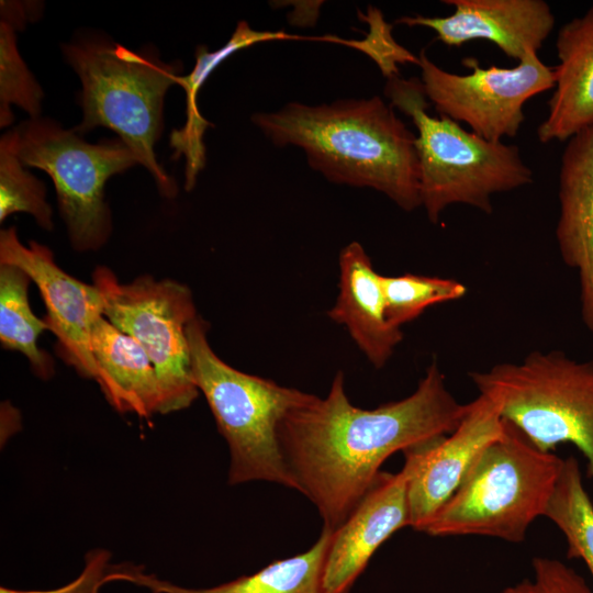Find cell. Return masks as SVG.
I'll list each match as a JSON object with an SVG mask.
<instances>
[{
    "instance_id": "cell-1",
    "label": "cell",
    "mask_w": 593,
    "mask_h": 593,
    "mask_svg": "<svg viewBox=\"0 0 593 593\" xmlns=\"http://www.w3.org/2000/svg\"><path fill=\"white\" fill-rule=\"evenodd\" d=\"M468 403L456 400L434 360L409 396L367 410L349 401L342 371L327 395L311 394L281 419L278 439L296 491L336 529L394 452L452 433Z\"/></svg>"
},
{
    "instance_id": "cell-2",
    "label": "cell",
    "mask_w": 593,
    "mask_h": 593,
    "mask_svg": "<svg viewBox=\"0 0 593 593\" xmlns=\"http://www.w3.org/2000/svg\"><path fill=\"white\" fill-rule=\"evenodd\" d=\"M251 121L273 145L302 148L328 181L374 189L407 212L422 206L416 135L380 97L290 102Z\"/></svg>"
},
{
    "instance_id": "cell-3",
    "label": "cell",
    "mask_w": 593,
    "mask_h": 593,
    "mask_svg": "<svg viewBox=\"0 0 593 593\" xmlns=\"http://www.w3.org/2000/svg\"><path fill=\"white\" fill-rule=\"evenodd\" d=\"M67 63L82 90V120L72 130L86 133L98 126L114 131L153 176L166 198L177 194L175 180L154 150L163 132L167 90L176 85L179 64L164 63L153 48L139 52L97 34L81 35L63 45Z\"/></svg>"
},
{
    "instance_id": "cell-4",
    "label": "cell",
    "mask_w": 593,
    "mask_h": 593,
    "mask_svg": "<svg viewBox=\"0 0 593 593\" xmlns=\"http://www.w3.org/2000/svg\"><path fill=\"white\" fill-rule=\"evenodd\" d=\"M384 94L417 130L421 203L432 223L452 204L490 214L494 194L534 181L517 146L484 139L446 116L429 115L421 79L389 78Z\"/></svg>"
},
{
    "instance_id": "cell-5",
    "label": "cell",
    "mask_w": 593,
    "mask_h": 593,
    "mask_svg": "<svg viewBox=\"0 0 593 593\" xmlns=\"http://www.w3.org/2000/svg\"><path fill=\"white\" fill-rule=\"evenodd\" d=\"M504 422L502 435L482 450L423 533L518 544L532 523L545 516L563 459Z\"/></svg>"
},
{
    "instance_id": "cell-6",
    "label": "cell",
    "mask_w": 593,
    "mask_h": 593,
    "mask_svg": "<svg viewBox=\"0 0 593 593\" xmlns=\"http://www.w3.org/2000/svg\"><path fill=\"white\" fill-rule=\"evenodd\" d=\"M187 333L195 385L228 445V483L267 481L296 491L280 449L278 427L311 393L227 365L211 348L208 323L199 315Z\"/></svg>"
},
{
    "instance_id": "cell-7",
    "label": "cell",
    "mask_w": 593,
    "mask_h": 593,
    "mask_svg": "<svg viewBox=\"0 0 593 593\" xmlns=\"http://www.w3.org/2000/svg\"><path fill=\"white\" fill-rule=\"evenodd\" d=\"M469 377L479 393L497 401L502 418L539 449L574 445L593 479V360L534 350L518 362H501Z\"/></svg>"
},
{
    "instance_id": "cell-8",
    "label": "cell",
    "mask_w": 593,
    "mask_h": 593,
    "mask_svg": "<svg viewBox=\"0 0 593 593\" xmlns=\"http://www.w3.org/2000/svg\"><path fill=\"white\" fill-rule=\"evenodd\" d=\"M23 166L44 170L53 180L58 209L77 251L97 250L111 234L104 184L138 164L121 138L97 144L47 118L30 119L15 127Z\"/></svg>"
},
{
    "instance_id": "cell-9",
    "label": "cell",
    "mask_w": 593,
    "mask_h": 593,
    "mask_svg": "<svg viewBox=\"0 0 593 593\" xmlns=\"http://www.w3.org/2000/svg\"><path fill=\"white\" fill-rule=\"evenodd\" d=\"M103 316L137 340L154 365L161 414L189 407L197 399L188 327L198 316L190 289L177 281L142 276L122 283L107 267L92 273Z\"/></svg>"
},
{
    "instance_id": "cell-10",
    "label": "cell",
    "mask_w": 593,
    "mask_h": 593,
    "mask_svg": "<svg viewBox=\"0 0 593 593\" xmlns=\"http://www.w3.org/2000/svg\"><path fill=\"white\" fill-rule=\"evenodd\" d=\"M418 67L425 96L441 116L465 123L472 133L491 141L515 137L525 121L524 105L553 89V68L538 53H528L512 68H483L478 59L462 63L470 74H455L433 63L422 49Z\"/></svg>"
},
{
    "instance_id": "cell-11",
    "label": "cell",
    "mask_w": 593,
    "mask_h": 593,
    "mask_svg": "<svg viewBox=\"0 0 593 593\" xmlns=\"http://www.w3.org/2000/svg\"><path fill=\"white\" fill-rule=\"evenodd\" d=\"M0 264L16 266L29 275L46 307L44 320L56 336L59 357L81 377L96 379L90 337L96 321L103 316L98 289L65 272L46 246L34 240L23 245L14 226L0 233Z\"/></svg>"
},
{
    "instance_id": "cell-12",
    "label": "cell",
    "mask_w": 593,
    "mask_h": 593,
    "mask_svg": "<svg viewBox=\"0 0 593 593\" xmlns=\"http://www.w3.org/2000/svg\"><path fill=\"white\" fill-rule=\"evenodd\" d=\"M504 426L497 401L479 393L468 403L466 415L452 433L404 451L411 469L410 527L424 532L482 450L502 435Z\"/></svg>"
},
{
    "instance_id": "cell-13",
    "label": "cell",
    "mask_w": 593,
    "mask_h": 593,
    "mask_svg": "<svg viewBox=\"0 0 593 593\" xmlns=\"http://www.w3.org/2000/svg\"><path fill=\"white\" fill-rule=\"evenodd\" d=\"M411 469L380 471L371 488L332 533L323 569V593H349L378 548L410 526L407 485Z\"/></svg>"
},
{
    "instance_id": "cell-14",
    "label": "cell",
    "mask_w": 593,
    "mask_h": 593,
    "mask_svg": "<svg viewBox=\"0 0 593 593\" xmlns=\"http://www.w3.org/2000/svg\"><path fill=\"white\" fill-rule=\"evenodd\" d=\"M454 7L447 16H403L396 21L424 26L447 46L460 47L471 41L493 43L507 57L521 61L538 53L551 34L556 18L544 0H444Z\"/></svg>"
},
{
    "instance_id": "cell-15",
    "label": "cell",
    "mask_w": 593,
    "mask_h": 593,
    "mask_svg": "<svg viewBox=\"0 0 593 593\" xmlns=\"http://www.w3.org/2000/svg\"><path fill=\"white\" fill-rule=\"evenodd\" d=\"M558 199L559 253L563 262L578 272L581 318L593 332V126L567 141Z\"/></svg>"
},
{
    "instance_id": "cell-16",
    "label": "cell",
    "mask_w": 593,
    "mask_h": 593,
    "mask_svg": "<svg viewBox=\"0 0 593 593\" xmlns=\"http://www.w3.org/2000/svg\"><path fill=\"white\" fill-rule=\"evenodd\" d=\"M338 264L339 292L327 315L348 329L372 366L382 368L403 339L401 328L387 318L382 276L358 242L340 250Z\"/></svg>"
},
{
    "instance_id": "cell-17",
    "label": "cell",
    "mask_w": 593,
    "mask_h": 593,
    "mask_svg": "<svg viewBox=\"0 0 593 593\" xmlns=\"http://www.w3.org/2000/svg\"><path fill=\"white\" fill-rule=\"evenodd\" d=\"M556 49L553 92L537 130L544 144L567 142L593 126V5L560 27Z\"/></svg>"
},
{
    "instance_id": "cell-18",
    "label": "cell",
    "mask_w": 593,
    "mask_h": 593,
    "mask_svg": "<svg viewBox=\"0 0 593 593\" xmlns=\"http://www.w3.org/2000/svg\"><path fill=\"white\" fill-rule=\"evenodd\" d=\"M90 346L97 367L94 380L112 407L145 418L160 413L157 374L137 340L101 316L92 327Z\"/></svg>"
},
{
    "instance_id": "cell-19",
    "label": "cell",
    "mask_w": 593,
    "mask_h": 593,
    "mask_svg": "<svg viewBox=\"0 0 593 593\" xmlns=\"http://www.w3.org/2000/svg\"><path fill=\"white\" fill-rule=\"evenodd\" d=\"M333 529L323 526L317 540L306 551L211 588L180 586L131 563L116 564L111 580L131 582L153 593H323V569Z\"/></svg>"
},
{
    "instance_id": "cell-20",
    "label": "cell",
    "mask_w": 593,
    "mask_h": 593,
    "mask_svg": "<svg viewBox=\"0 0 593 593\" xmlns=\"http://www.w3.org/2000/svg\"><path fill=\"white\" fill-rule=\"evenodd\" d=\"M309 40L318 41V36H301L283 31H256L246 21H239L227 43L215 52H209L205 46L195 51V64L187 76H178L176 85L186 91L187 120L182 128L174 130L170 134V145L176 149V156L186 157V190L190 191L199 171L205 164V147L203 135L212 124L200 114L197 98L199 90L211 72L234 53L268 41Z\"/></svg>"
},
{
    "instance_id": "cell-21",
    "label": "cell",
    "mask_w": 593,
    "mask_h": 593,
    "mask_svg": "<svg viewBox=\"0 0 593 593\" xmlns=\"http://www.w3.org/2000/svg\"><path fill=\"white\" fill-rule=\"evenodd\" d=\"M29 275L21 268L0 264V343L4 349L23 354L42 379L54 373L53 360L40 349L37 339L49 327L32 311L27 290Z\"/></svg>"
},
{
    "instance_id": "cell-22",
    "label": "cell",
    "mask_w": 593,
    "mask_h": 593,
    "mask_svg": "<svg viewBox=\"0 0 593 593\" xmlns=\"http://www.w3.org/2000/svg\"><path fill=\"white\" fill-rule=\"evenodd\" d=\"M545 517L563 533L567 557L582 559L593 577V501L584 489L573 456L563 459Z\"/></svg>"
},
{
    "instance_id": "cell-23",
    "label": "cell",
    "mask_w": 593,
    "mask_h": 593,
    "mask_svg": "<svg viewBox=\"0 0 593 593\" xmlns=\"http://www.w3.org/2000/svg\"><path fill=\"white\" fill-rule=\"evenodd\" d=\"M18 134L10 130L0 139V222L16 212L31 214L36 223L53 228V211L42 181L27 171L18 156Z\"/></svg>"
},
{
    "instance_id": "cell-24",
    "label": "cell",
    "mask_w": 593,
    "mask_h": 593,
    "mask_svg": "<svg viewBox=\"0 0 593 593\" xmlns=\"http://www.w3.org/2000/svg\"><path fill=\"white\" fill-rule=\"evenodd\" d=\"M385 314L389 323L402 325L418 317L427 307L461 299L467 287L449 278L405 273L382 276Z\"/></svg>"
},
{
    "instance_id": "cell-25",
    "label": "cell",
    "mask_w": 593,
    "mask_h": 593,
    "mask_svg": "<svg viewBox=\"0 0 593 593\" xmlns=\"http://www.w3.org/2000/svg\"><path fill=\"white\" fill-rule=\"evenodd\" d=\"M16 30L0 21V126L12 124L11 104L24 110L31 119L40 118L43 90L29 70L16 46Z\"/></svg>"
},
{
    "instance_id": "cell-26",
    "label": "cell",
    "mask_w": 593,
    "mask_h": 593,
    "mask_svg": "<svg viewBox=\"0 0 593 593\" xmlns=\"http://www.w3.org/2000/svg\"><path fill=\"white\" fill-rule=\"evenodd\" d=\"M359 18L369 25V32L363 40H338L337 44L358 49L371 58L387 78L399 76V64L412 63L418 66V56L395 42L392 36V24L384 20L383 13L376 7L369 5L367 13L359 12Z\"/></svg>"
},
{
    "instance_id": "cell-27",
    "label": "cell",
    "mask_w": 593,
    "mask_h": 593,
    "mask_svg": "<svg viewBox=\"0 0 593 593\" xmlns=\"http://www.w3.org/2000/svg\"><path fill=\"white\" fill-rule=\"evenodd\" d=\"M532 568V577L500 593H593L582 575L558 559L536 557Z\"/></svg>"
},
{
    "instance_id": "cell-28",
    "label": "cell",
    "mask_w": 593,
    "mask_h": 593,
    "mask_svg": "<svg viewBox=\"0 0 593 593\" xmlns=\"http://www.w3.org/2000/svg\"><path fill=\"white\" fill-rule=\"evenodd\" d=\"M111 552L107 549H93L87 552L80 574L69 583L48 590H18L0 586V593H100L102 585L109 583L108 577L113 564Z\"/></svg>"
},
{
    "instance_id": "cell-29",
    "label": "cell",
    "mask_w": 593,
    "mask_h": 593,
    "mask_svg": "<svg viewBox=\"0 0 593 593\" xmlns=\"http://www.w3.org/2000/svg\"><path fill=\"white\" fill-rule=\"evenodd\" d=\"M38 4H24V2L2 0L0 2L1 20L10 23L16 31H21L33 19L32 14L38 15Z\"/></svg>"
}]
</instances>
